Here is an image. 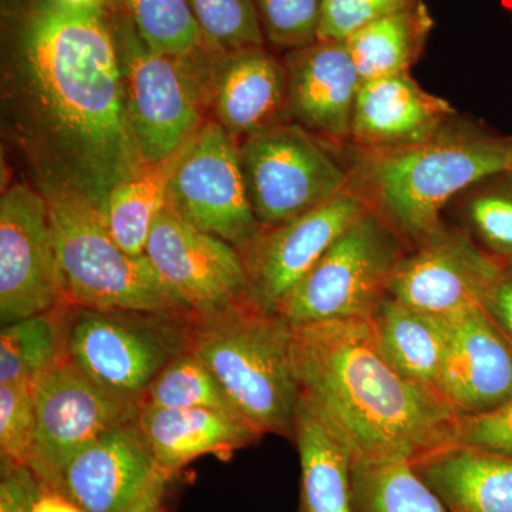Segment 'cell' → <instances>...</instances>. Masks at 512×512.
I'll list each match as a JSON object with an SVG mask.
<instances>
[{
  "instance_id": "obj_1",
  "label": "cell",
  "mask_w": 512,
  "mask_h": 512,
  "mask_svg": "<svg viewBox=\"0 0 512 512\" xmlns=\"http://www.w3.org/2000/svg\"><path fill=\"white\" fill-rule=\"evenodd\" d=\"M5 70L6 110L42 194L104 212L110 191L146 164L103 5L19 0L6 16Z\"/></svg>"
},
{
  "instance_id": "obj_2",
  "label": "cell",
  "mask_w": 512,
  "mask_h": 512,
  "mask_svg": "<svg viewBox=\"0 0 512 512\" xmlns=\"http://www.w3.org/2000/svg\"><path fill=\"white\" fill-rule=\"evenodd\" d=\"M299 400L355 460L417 463L456 444L460 414L384 356L372 320L292 326Z\"/></svg>"
},
{
  "instance_id": "obj_3",
  "label": "cell",
  "mask_w": 512,
  "mask_h": 512,
  "mask_svg": "<svg viewBox=\"0 0 512 512\" xmlns=\"http://www.w3.org/2000/svg\"><path fill=\"white\" fill-rule=\"evenodd\" d=\"M338 146L348 168L350 190L409 249L443 227V211L468 188L512 170V136H498L458 114L417 143Z\"/></svg>"
},
{
  "instance_id": "obj_4",
  "label": "cell",
  "mask_w": 512,
  "mask_h": 512,
  "mask_svg": "<svg viewBox=\"0 0 512 512\" xmlns=\"http://www.w3.org/2000/svg\"><path fill=\"white\" fill-rule=\"evenodd\" d=\"M221 384L239 416L259 434L293 440L299 392L292 325L254 296L191 322L190 348Z\"/></svg>"
},
{
  "instance_id": "obj_5",
  "label": "cell",
  "mask_w": 512,
  "mask_h": 512,
  "mask_svg": "<svg viewBox=\"0 0 512 512\" xmlns=\"http://www.w3.org/2000/svg\"><path fill=\"white\" fill-rule=\"evenodd\" d=\"M45 197L63 305L197 318L164 284L146 255L128 254L114 241L103 212L74 195Z\"/></svg>"
},
{
  "instance_id": "obj_6",
  "label": "cell",
  "mask_w": 512,
  "mask_h": 512,
  "mask_svg": "<svg viewBox=\"0 0 512 512\" xmlns=\"http://www.w3.org/2000/svg\"><path fill=\"white\" fill-rule=\"evenodd\" d=\"M194 319L62 305L64 355L104 389L140 403L154 377L190 348Z\"/></svg>"
},
{
  "instance_id": "obj_7",
  "label": "cell",
  "mask_w": 512,
  "mask_h": 512,
  "mask_svg": "<svg viewBox=\"0 0 512 512\" xmlns=\"http://www.w3.org/2000/svg\"><path fill=\"white\" fill-rule=\"evenodd\" d=\"M407 251L403 239L369 210L336 239L276 312L292 326L370 320L389 296L394 269Z\"/></svg>"
},
{
  "instance_id": "obj_8",
  "label": "cell",
  "mask_w": 512,
  "mask_h": 512,
  "mask_svg": "<svg viewBox=\"0 0 512 512\" xmlns=\"http://www.w3.org/2000/svg\"><path fill=\"white\" fill-rule=\"evenodd\" d=\"M336 144L286 121L242 140V170L262 227L299 217L349 190V173Z\"/></svg>"
},
{
  "instance_id": "obj_9",
  "label": "cell",
  "mask_w": 512,
  "mask_h": 512,
  "mask_svg": "<svg viewBox=\"0 0 512 512\" xmlns=\"http://www.w3.org/2000/svg\"><path fill=\"white\" fill-rule=\"evenodd\" d=\"M110 22L138 151L146 165L163 163L202 126L194 60L153 52L127 13H116Z\"/></svg>"
},
{
  "instance_id": "obj_10",
  "label": "cell",
  "mask_w": 512,
  "mask_h": 512,
  "mask_svg": "<svg viewBox=\"0 0 512 512\" xmlns=\"http://www.w3.org/2000/svg\"><path fill=\"white\" fill-rule=\"evenodd\" d=\"M167 207L188 224L241 251L259 234L235 138L217 121L185 143L171 175Z\"/></svg>"
},
{
  "instance_id": "obj_11",
  "label": "cell",
  "mask_w": 512,
  "mask_h": 512,
  "mask_svg": "<svg viewBox=\"0 0 512 512\" xmlns=\"http://www.w3.org/2000/svg\"><path fill=\"white\" fill-rule=\"evenodd\" d=\"M36 441L30 470L50 490L67 461L121 424L137 420L140 403L104 389L63 355L32 380Z\"/></svg>"
},
{
  "instance_id": "obj_12",
  "label": "cell",
  "mask_w": 512,
  "mask_h": 512,
  "mask_svg": "<svg viewBox=\"0 0 512 512\" xmlns=\"http://www.w3.org/2000/svg\"><path fill=\"white\" fill-rule=\"evenodd\" d=\"M63 303L49 204L42 192L12 184L0 200V322L9 325Z\"/></svg>"
},
{
  "instance_id": "obj_13",
  "label": "cell",
  "mask_w": 512,
  "mask_h": 512,
  "mask_svg": "<svg viewBox=\"0 0 512 512\" xmlns=\"http://www.w3.org/2000/svg\"><path fill=\"white\" fill-rule=\"evenodd\" d=\"M504 268L466 229L443 225L403 255L389 295L417 311L447 318L484 306Z\"/></svg>"
},
{
  "instance_id": "obj_14",
  "label": "cell",
  "mask_w": 512,
  "mask_h": 512,
  "mask_svg": "<svg viewBox=\"0 0 512 512\" xmlns=\"http://www.w3.org/2000/svg\"><path fill=\"white\" fill-rule=\"evenodd\" d=\"M146 256L164 284L197 318L254 296L238 249L188 224L168 207L154 221Z\"/></svg>"
},
{
  "instance_id": "obj_15",
  "label": "cell",
  "mask_w": 512,
  "mask_h": 512,
  "mask_svg": "<svg viewBox=\"0 0 512 512\" xmlns=\"http://www.w3.org/2000/svg\"><path fill=\"white\" fill-rule=\"evenodd\" d=\"M367 211L362 198L349 188L299 217L262 229L239 251L256 301L276 311L336 239Z\"/></svg>"
},
{
  "instance_id": "obj_16",
  "label": "cell",
  "mask_w": 512,
  "mask_h": 512,
  "mask_svg": "<svg viewBox=\"0 0 512 512\" xmlns=\"http://www.w3.org/2000/svg\"><path fill=\"white\" fill-rule=\"evenodd\" d=\"M443 320L446 353L439 380L441 397L460 416L491 412L510 402L512 345L484 306Z\"/></svg>"
},
{
  "instance_id": "obj_17",
  "label": "cell",
  "mask_w": 512,
  "mask_h": 512,
  "mask_svg": "<svg viewBox=\"0 0 512 512\" xmlns=\"http://www.w3.org/2000/svg\"><path fill=\"white\" fill-rule=\"evenodd\" d=\"M292 123L329 143H349L363 80L345 40L316 39L284 57Z\"/></svg>"
},
{
  "instance_id": "obj_18",
  "label": "cell",
  "mask_w": 512,
  "mask_h": 512,
  "mask_svg": "<svg viewBox=\"0 0 512 512\" xmlns=\"http://www.w3.org/2000/svg\"><path fill=\"white\" fill-rule=\"evenodd\" d=\"M158 470L134 420L74 454L50 491L62 494L83 512H126Z\"/></svg>"
},
{
  "instance_id": "obj_19",
  "label": "cell",
  "mask_w": 512,
  "mask_h": 512,
  "mask_svg": "<svg viewBox=\"0 0 512 512\" xmlns=\"http://www.w3.org/2000/svg\"><path fill=\"white\" fill-rule=\"evenodd\" d=\"M212 107L217 123L247 138L289 120L284 60L265 46L221 53L214 64Z\"/></svg>"
},
{
  "instance_id": "obj_20",
  "label": "cell",
  "mask_w": 512,
  "mask_h": 512,
  "mask_svg": "<svg viewBox=\"0 0 512 512\" xmlns=\"http://www.w3.org/2000/svg\"><path fill=\"white\" fill-rule=\"evenodd\" d=\"M456 116L446 99L426 92L410 73L366 80L357 94L346 144L379 148L417 143Z\"/></svg>"
},
{
  "instance_id": "obj_21",
  "label": "cell",
  "mask_w": 512,
  "mask_h": 512,
  "mask_svg": "<svg viewBox=\"0 0 512 512\" xmlns=\"http://www.w3.org/2000/svg\"><path fill=\"white\" fill-rule=\"evenodd\" d=\"M137 423L157 467L170 477L197 458L229 457L262 437L239 417L207 409L141 407Z\"/></svg>"
},
{
  "instance_id": "obj_22",
  "label": "cell",
  "mask_w": 512,
  "mask_h": 512,
  "mask_svg": "<svg viewBox=\"0 0 512 512\" xmlns=\"http://www.w3.org/2000/svg\"><path fill=\"white\" fill-rule=\"evenodd\" d=\"M413 464L447 512H512V457L453 444Z\"/></svg>"
},
{
  "instance_id": "obj_23",
  "label": "cell",
  "mask_w": 512,
  "mask_h": 512,
  "mask_svg": "<svg viewBox=\"0 0 512 512\" xmlns=\"http://www.w3.org/2000/svg\"><path fill=\"white\" fill-rule=\"evenodd\" d=\"M301 461V487L296 512H355L353 454L328 424L298 400L295 434Z\"/></svg>"
},
{
  "instance_id": "obj_24",
  "label": "cell",
  "mask_w": 512,
  "mask_h": 512,
  "mask_svg": "<svg viewBox=\"0 0 512 512\" xmlns=\"http://www.w3.org/2000/svg\"><path fill=\"white\" fill-rule=\"evenodd\" d=\"M370 320L389 362L413 382L439 393L446 353L443 318L417 311L389 295Z\"/></svg>"
},
{
  "instance_id": "obj_25",
  "label": "cell",
  "mask_w": 512,
  "mask_h": 512,
  "mask_svg": "<svg viewBox=\"0 0 512 512\" xmlns=\"http://www.w3.org/2000/svg\"><path fill=\"white\" fill-rule=\"evenodd\" d=\"M434 18L426 2L367 23L345 40L366 80L410 73L429 45Z\"/></svg>"
},
{
  "instance_id": "obj_26",
  "label": "cell",
  "mask_w": 512,
  "mask_h": 512,
  "mask_svg": "<svg viewBox=\"0 0 512 512\" xmlns=\"http://www.w3.org/2000/svg\"><path fill=\"white\" fill-rule=\"evenodd\" d=\"M181 150L163 163L146 165L141 173L110 191L104 220L111 237L128 254L146 255L154 221L167 207L168 185Z\"/></svg>"
},
{
  "instance_id": "obj_27",
  "label": "cell",
  "mask_w": 512,
  "mask_h": 512,
  "mask_svg": "<svg viewBox=\"0 0 512 512\" xmlns=\"http://www.w3.org/2000/svg\"><path fill=\"white\" fill-rule=\"evenodd\" d=\"M355 512H447L410 461L353 460Z\"/></svg>"
},
{
  "instance_id": "obj_28",
  "label": "cell",
  "mask_w": 512,
  "mask_h": 512,
  "mask_svg": "<svg viewBox=\"0 0 512 512\" xmlns=\"http://www.w3.org/2000/svg\"><path fill=\"white\" fill-rule=\"evenodd\" d=\"M137 35L160 55L195 60L218 52L208 43L188 0H123Z\"/></svg>"
},
{
  "instance_id": "obj_29",
  "label": "cell",
  "mask_w": 512,
  "mask_h": 512,
  "mask_svg": "<svg viewBox=\"0 0 512 512\" xmlns=\"http://www.w3.org/2000/svg\"><path fill=\"white\" fill-rule=\"evenodd\" d=\"M63 355L62 306L2 326L0 384L32 383Z\"/></svg>"
},
{
  "instance_id": "obj_30",
  "label": "cell",
  "mask_w": 512,
  "mask_h": 512,
  "mask_svg": "<svg viewBox=\"0 0 512 512\" xmlns=\"http://www.w3.org/2000/svg\"><path fill=\"white\" fill-rule=\"evenodd\" d=\"M150 409H207L239 417L221 384L190 350L161 370L141 397Z\"/></svg>"
},
{
  "instance_id": "obj_31",
  "label": "cell",
  "mask_w": 512,
  "mask_h": 512,
  "mask_svg": "<svg viewBox=\"0 0 512 512\" xmlns=\"http://www.w3.org/2000/svg\"><path fill=\"white\" fill-rule=\"evenodd\" d=\"M470 234L501 264L512 266V170L490 175L460 195Z\"/></svg>"
},
{
  "instance_id": "obj_32",
  "label": "cell",
  "mask_w": 512,
  "mask_h": 512,
  "mask_svg": "<svg viewBox=\"0 0 512 512\" xmlns=\"http://www.w3.org/2000/svg\"><path fill=\"white\" fill-rule=\"evenodd\" d=\"M208 43L218 52L265 46L254 0H188Z\"/></svg>"
},
{
  "instance_id": "obj_33",
  "label": "cell",
  "mask_w": 512,
  "mask_h": 512,
  "mask_svg": "<svg viewBox=\"0 0 512 512\" xmlns=\"http://www.w3.org/2000/svg\"><path fill=\"white\" fill-rule=\"evenodd\" d=\"M32 383L0 384V454L2 463L28 466L36 441Z\"/></svg>"
},
{
  "instance_id": "obj_34",
  "label": "cell",
  "mask_w": 512,
  "mask_h": 512,
  "mask_svg": "<svg viewBox=\"0 0 512 512\" xmlns=\"http://www.w3.org/2000/svg\"><path fill=\"white\" fill-rule=\"evenodd\" d=\"M265 42L288 50L318 39L322 0H254Z\"/></svg>"
},
{
  "instance_id": "obj_35",
  "label": "cell",
  "mask_w": 512,
  "mask_h": 512,
  "mask_svg": "<svg viewBox=\"0 0 512 512\" xmlns=\"http://www.w3.org/2000/svg\"><path fill=\"white\" fill-rule=\"evenodd\" d=\"M421 2L424 0H322L318 39L346 40L367 23Z\"/></svg>"
},
{
  "instance_id": "obj_36",
  "label": "cell",
  "mask_w": 512,
  "mask_h": 512,
  "mask_svg": "<svg viewBox=\"0 0 512 512\" xmlns=\"http://www.w3.org/2000/svg\"><path fill=\"white\" fill-rule=\"evenodd\" d=\"M456 444L512 457V400L491 412L460 416Z\"/></svg>"
},
{
  "instance_id": "obj_37",
  "label": "cell",
  "mask_w": 512,
  "mask_h": 512,
  "mask_svg": "<svg viewBox=\"0 0 512 512\" xmlns=\"http://www.w3.org/2000/svg\"><path fill=\"white\" fill-rule=\"evenodd\" d=\"M43 491L42 481L30 467L2 463L0 512H33Z\"/></svg>"
},
{
  "instance_id": "obj_38",
  "label": "cell",
  "mask_w": 512,
  "mask_h": 512,
  "mask_svg": "<svg viewBox=\"0 0 512 512\" xmlns=\"http://www.w3.org/2000/svg\"><path fill=\"white\" fill-rule=\"evenodd\" d=\"M484 308L512 345V266H505L488 293Z\"/></svg>"
},
{
  "instance_id": "obj_39",
  "label": "cell",
  "mask_w": 512,
  "mask_h": 512,
  "mask_svg": "<svg viewBox=\"0 0 512 512\" xmlns=\"http://www.w3.org/2000/svg\"><path fill=\"white\" fill-rule=\"evenodd\" d=\"M168 480H170V476L164 471L158 470L153 480L141 491L126 512H161Z\"/></svg>"
},
{
  "instance_id": "obj_40",
  "label": "cell",
  "mask_w": 512,
  "mask_h": 512,
  "mask_svg": "<svg viewBox=\"0 0 512 512\" xmlns=\"http://www.w3.org/2000/svg\"><path fill=\"white\" fill-rule=\"evenodd\" d=\"M33 512H83L62 494L45 490L33 508Z\"/></svg>"
},
{
  "instance_id": "obj_41",
  "label": "cell",
  "mask_w": 512,
  "mask_h": 512,
  "mask_svg": "<svg viewBox=\"0 0 512 512\" xmlns=\"http://www.w3.org/2000/svg\"><path fill=\"white\" fill-rule=\"evenodd\" d=\"M66 5L76 6V8H84V6H100L103 5L104 0H60Z\"/></svg>"
}]
</instances>
